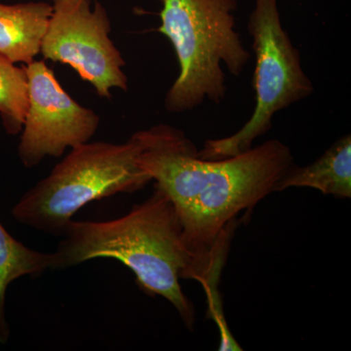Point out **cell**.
<instances>
[{
  "mask_svg": "<svg viewBox=\"0 0 351 351\" xmlns=\"http://www.w3.org/2000/svg\"><path fill=\"white\" fill-rule=\"evenodd\" d=\"M138 164L174 205L198 281L216 297L235 217L274 193L294 165L287 145L270 140L239 156L205 159L180 129L158 124L136 132Z\"/></svg>",
  "mask_w": 351,
  "mask_h": 351,
  "instance_id": "cell-1",
  "label": "cell"
},
{
  "mask_svg": "<svg viewBox=\"0 0 351 351\" xmlns=\"http://www.w3.org/2000/svg\"><path fill=\"white\" fill-rule=\"evenodd\" d=\"M62 237L52 253V270L68 269L93 258H114L132 270L145 294L167 300L193 331L195 306L180 280H197V269L174 205L162 191L154 186L147 199L119 219L71 221Z\"/></svg>",
  "mask_w": 351,
  "mask_h": 351,
  "instance_id": "cell-2",
  "label": "cell"
},
{
  "mask_svg": "<svg viewBox=\"0 0 351 351\" xmlns=\"http://www.w3.org/2000/svg\"><path fill=\"white\" fill-rule=\"evenodd\" d=\"M237 0H163L158 32L174 47L180 73L164 100L169 112L195 110L205 101L221 104L226 76H239L251 54L235 29Z\"/></svg>",
  "mask_w": 351,
  "mask_h": 351,
  "instance_id": "cell-3",
  "label": "cell"
},
{
  "mask_svg": "<svg viewBox=\"0 0 351 351\" xmlns=\"http://www.w3.org/2000/svg\"><path fill=\"white\" fill-rule=\"evenodd\" d=\"M135 134L125 143H85L71 149L47 177L13 207V218L38 232L62 237L76 212L95 200L133 193L152 182L138 166Z\"/></svg>",
  "mask_w": 351,
  "mask_h": 351,
  "instance_id": "cell-4",
  "label": "cell"
},
{
  "mask_svg": "<svg viewBox=\"0 0 351 351\" xmlns=\"http://www.w3.org/2000/svg\"><path fill=\"white\" fill-rule=\"evenodd\" d=\"M248 32L256 56L253 114L233 135L206 141L198 151L202 158H226L250 151L253 143L270 130L277 112L313 93V83L302 68L300 51L281 22L278 0H255Z\"/></svg>",
  "mask_w": 351,
  "mask_h": 351,
  "instance_id": "cell-5",
  "label": "cell"
},
{
  "mask_svg": "<svg viewBox=\"0 0 351 351\" xmlns=\"http://www.w3.org/2000/svg\"><path fill=\"white\" fill-rule=\"evenodd\" d=\"M53 12L40 46L45 59L68 64L101 98L113 89L127 92L125 61L110 38L112 24L98 0H53Z\"/></svg>",
  "mask_w": 351,
  "mask_h": 351,
  "instance_id": "cell-6",
  "label": "cell"
},
{
  "mask_svg": "<svg viewBox=\"0 0 351 351\" xmlns=\"http://www.w3.org/2000/svg\"><path fill=\"white\" fill-rule=\"evenodd\" d=\"M29 78V108L18 154L23 165L36 167L46 157H60L68 149L89 142L100 117L73 100L44 61L25 66Z\"/></svg>",
  "mask_w": 351,
  "mask_h": 351,
  "instance_id": "cell-7",
  "label": "cell"
},
{
  "mask_svg": "<svg viewBox=\"0 0 351 351\" xmlns=\"http://www.w3.org/2000/svg\"><path fill=\"white\" fill-rule=\"evenodd\" d=\"M52 12L48 2L0 3V56L14 64L34 62L40 53Z\"/></svg>",
  "mask_w": 351,
  "mask_h": 351,
  "instance_id": "cell-8",
  "label": "cell"
},
{
  "mask_svg": "<svg viewBox=\"0 0 351 351\" xmlns=\"http://www.w3.org/2000/svg\"><path fill=\"white\" fill-rule=\"evenodd\" d=\"M289 188H311L325 195L351 197V136L339 138L314 162L289 168L274 193Z\"/></svg>",
  "mask_w": 351,
  "mask_h": 351,
  "instance_id": "cell-9",
  "label": "cell"
},
{
  "mask_svg": "<svg viewBox=\"0 0 351 351\" xmlns=\"http://www.w3.org/2000/svg\"><path fill=\"white\" fill-rule=\"evenodd\" d=\"M53 254L34 250L14 239L0 223V345L10 338L6 319L7 288L21 277L36 278L52 270Z\"/></svg>",
  "mask_w": 351,
  "mask_h": 351,
  "instance_id": "cell-10",
  "label": "cell"
},
{
  "mask_svg": "<svg viewBox=\"0 0 351 351\" xmlns=\"http://www.w3.org/2000/svg\"><path fill=\"white\" fill-rule=\"evenodd\" d=\"M29 108V78L25 66L0 56V117L9 135L22 132Z\"/></svg>",
  "mask_w": 351,
  "mask_h": 351,
  "instance_id": "cell-11",
  "label": "cell"
}]
</instances>
